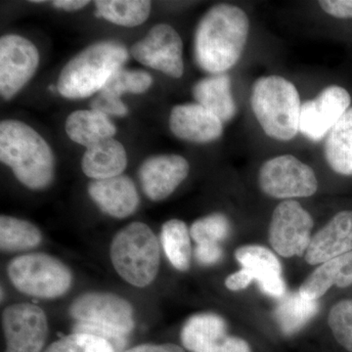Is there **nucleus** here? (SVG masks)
<instances>
[{"instance_id": "obj_16", "label": "nucleus", "mask_w": 352, "mask_h": 352, "mask_svg": "<svg viewBox=\"0 0 352 352\" xmlns=\"http://www.w3.org/2000/svg\"><path fill=\"white\" fill-rule=\"evenodd\" d=\"M352 252V210L338 212L310 241L305 261L324 263Z\"/></svg>"}, {"instance_id": "obj_32", "label": "nucleus", "mask_w": 352, "mask_h": 352, "mask_svg": "<svg viewBox=\"0 0 352 352\" xmlns=\"http://www.w3.org/2000/svg\"><path fill=\"white\" fill-rule=\"evenodd\" d=\"M328 323L337 342L352 352V300H342L333 305Z\"/></svg>"}, {"instance_id": "obj_21", "label": "nucleus", "mask_w": 352, "mask_h": 352, "mask_svg": "<svg viewBox=\"0 0 352 352\" xmlns=\"http://www.w3.org/2000/svg\"><path fill=\"white\" fill-rule=\"evenodd\" d=\"M333 285L340 288L352 285V252L322 263L303 282L298 292L307 300H318Z\"/></svg>"}, {"instance_id": "obj_12", "label": "nucleus", "mask_w": 352, "mask_h": 352, "mask_svg": "<svg viewBox=\"0 0 352 352\" xmlns=\"http://www.w3.org/2000/svg\"><path fill=\"white\" fill-rule=\"evenodd\" d=\"M2 327L6 352H41L48 335L47 317L32 303H15L4 309Z\"/></svg>"}, {"instance_id": "obj_27", "label": "nucleus", "mask_w": 352, "mask_h": 352, "mask_svg": "<svg viewBox=\"0 0 352 352\" xmlns=\"http://www.w3.org/2000/svg\"><path fill=\"white\" fill-rule=\"evenodd\" d=\"M186 223L171 219L162 227L161 241L166 258L179 271H187L191 264L192 249Z\"/></svg>"}, {"instance_id": "obj_23", "label": "nucleus", "mask_w": 352, "mask_h": 352, "mask_svg": "<svg viewBox=\"0 0 352 352\" xmlns=\"http://www.w3.org/2000/svg\"><path fill=\"white\" fill-rule=\"evenodd\" d=\"M65 129L72 141L87 148L113 138L117 133L115 124L107 116L91 109L72 113L65 122Z\"/></svg>"}, {"instance_id": "obj_10", "label": "nucleus", "mask_w": 352, "mask_h": 352, "mask_svg": "<svg viewBox=\"0 0 352 352\" xmlns=\"http://www.w3.org/2000/svg\"><path fill=\"white\" fill-rule=\"evenodd\" d=\"M131 56L139 62L173 78L184 73L183 43L179 34L170 25L159 24L131 46Z\"/></svg>"}, {"instance_id": "obj_1", "label": "nucleus", "mask_w": 352, "mask_h": 352, "mask_svg": "<svg viewBox=\"0 0 352 352\" xmlns=\"http://www.w3.org/2000/svg\"><path fill=\"white\" fill-rule=\"evenodd\" d=\"M249 31V18L240 7L223 3L212 7L197 27V64L212 75L226 74L242 56Z\"/></svg>"}, {"instance_id": "obj_14", "label": "nucleus", "mask_w": 352, "mask_h": 352, "mask_svg": "<svg viewBox=\"0 0 352 352\" xmlns=\"http://www.w3.org/2000/svg\"><path fill=\"white\" fill-rule=\"evenodd\" d=\"M190 166L184 157L175 154L148 157L139 168L143 192L150 200L163 201L170 197L188 176Z\"/></svg>"}, {"instance_id": "obj_33", "label": "nucleus", "mask_w": 352, "mask_h": 352, "mask_svg": "<svg viewBox=\"0 0 352 352\" xmlns=\"http://www.w3.org/2000/svg\"><path fill=\"white\" fill-rule=\"evenodd\" d=\"M90 109L104 115L113 116V117H126L129 113V108L122 101L120 97L100 91L90 102Z\"/></svg>"}, {"instance_id": "obj_35", "label": "nucleus", "mask_w": 352, "mask_h": 352, "mask_svg": "<svg viewBox=\"0 0 352 352\" xmlns=\"http://www.w3.org/2000/svg\"><path fill=\"white\" fill-rule=\"evenodd\" d=\"M221 248L219 244L197 245L195 256L197 261L201 265H212L219 263L222 258Z\"/></svg>"}, {"instance_id": "obj_11", "label": "nucleus", "mask_w": 352, "mask_h": 352, "mask_svg": "<svg viewBox=\"0 0 352 352\" xmlns=\"http://www.w3.org/2000/svg\"><path fill=\"white\" fill-rule=\"evenodd\" d=\"M39 53L31 41L18 34L0 38V94L10 100L36 74Z\"/></svg>"}, {"instance_id": "obj_39", "label": "nucleus", "mask_w": 352, "mask_h": 352, "mask_svg": "<svg viewBox=\"0 0 352 352\" xmlns=\"http://www.w3.org/2000/svg\"><path fill=\"white\" fill-rule=\"evenodd\" d=\"M53 6L58 9H62L65 11H76L80 10L83 7L89 4V1L85 0H55L51 2Z\"/></svg>"}, {"instance_id": "obj_30", "label": "nucleus", "mask_w": 352, "mask_h": 352, "mask_svg": "<svg viewBox=\"0 0 352 352\" xmlns=\"http://www.w3.org/2000/svg\"><path fill=\"white\" fill-rule=\"evenodd\" d=\"M230 233V222L226 215L212 214L196 220L190 229V235L197 245L219 244Z\"/></svg>"}, {"instance_id": "obj_17", "label": "nucleus", "mask_w": 352, "mask_h": 352, "mask_svg": "<svg viewBox=\"0 0 352 352\" xmlns=\"http://www.w3.org/2000/svg\"><path fill=\"white\" fill-rule=\"evenodd\" d=\"M88 194L102 212L115 219H126L139 206L135 184L126 175L94 180L88 185Z\"/></svg>"}, {"instance_id": "obj_31", "label": "nucleus", "mask_w": 352, "mask_h": 352, "mask_svg": "<svg viewBox=\"0 0 352 352\" xmlns=\"http://www.w3.org/2000/svg\"><path fill=\"white\" fill-rule=\"evenodd\" d=\"M43 352H117L107 340L91 333H73L51 344Z\"/></svg>"}, {"instance_id": "obj_38", "label": "nucleus", "mask_w": 352, "mask_h": 352, "mask_svg": "<svg viewBox=\"0 0 352 352\" xmlns=\"http://www.w3.org/2000/svg\"><path fill=\"white\" fill-rule=\"evenodd\" d=\"M124 352H185L182 347L173 344H141Z\"/></svg>"}, {"instance_id": "obj_4", "label": "nucleus", "mask_w": 352, "mask_h": 352, "mask_svg": "<svg viewBox=\"0 0 352 352\" xmlns=\"http://www.w3.org/2000/svg\"><path fill=\"white\" fill-rule=\"evenodd\" d=\"M69 312L78 321L74 333L103 338L117 352L126 346V336L134 328L133 307L115 294H83L74 300Z\"/></svg>"}, {"instance_id": "obj_13", "label": "nucleus", "mask_w": 352, "mask_h": 352, "mask_svg": "<svg viewBox=\"0 0 352 352\" xmlns=\"http://www.w3.org/2000/svg\"><path fill=\"white\" fill-rule=\"evenodd\" d=\"M351 107V96L346 88L331 85L302 104L300 131L314 142L320 141Z\"/></svg>"}, {"instance_id": "obj_2", "label": "nucleus", "mask_w": 352, "mask_h": 352, "mask_svg": "<svg viewBox=\"0 0 352 352\" xmlns=\"http://www.w3.org/2000/svg\"><path fill=\"white\" fill-rule=\"evenodd\" d=\"M0 161L30 189H45L54 178L55 157L50 144L20 120H6L0 124Z\"/></svg>"}, {"instance_id": "obj_28", "label": "nucleus", "mask_w": 352, "mask_h": 352, "mask_svg": "<svg viewBox=\"0 0 352 352\" xmlns=\"http://www.w3.org/2000/svg\"><path fill=\"white\" fill-rule=\"evenodd\" d=\"M318 309L317 300H307L300 292L291 293L284 296L278 305L276 318L283 333L293 335L305 327Z\"/></svg>"}, {"instance_id": "obj_24", "label": "nucleus", "mask_w": 352, "mask_h": 352, "mask_svg": "<svg viewBox=\"0 0 352 352\" xmlns=\"http://www.w3.org/2000/svg\"><path fill=\"white\" fill-rule=\"evenodd\" d=\"M324 150L335 173L352 176V106L329 132Z\"/></svg>"}, {"instance_id": "obj_8", "label": "nucleus", "mask_w": 352, "mask_h": 352, "mask_svg": "<svg viewBox=\"0 0 352 352\" xmlns=\"http://www.w3.org/2000/svg\"><path fill=\"white\" fill-rule=\"evenodd\" d=\"M258 182L264 194L276 199L305 198L318 189L314 170L292 155L265 162L259 170Z\"/></svg>"}, {"instance_id": "obj_29", "label": "nucleus", "mask_w": 352, "mask_h": 352, "mask_svg": "<svg viewBox=\"0 0 352 352\" xmlns=\"http://www.w3.org/2000/svg\"><path fill=\"white\" fill-rule=\"evenodd\" d=\"M153 85L149 73L141 69H120L106 83L101 91L120 97L126 94H141L147 91Z\"/></svg>"}, {"instance_id": "obj_18", "label": "nucleus", "mask_w": 352, "mask_h": 352, "mask_svg": "<svg viewBox=\"0 0 352 352\" xmlns=\"http://www.w3.org/2000/svg\"><path fill=\"white\" fill-rule=\"evenodd\" d=\"M236 259L242 268L249 271L258 282L261 291L266 295L282 298L286 286L282 277L279 259L267 248L258 245L241 247L235 252Z\"/></svg>"}, {"instance_id": "obj_37", "label": "nucleus", "mask_w": 352, "mask_h": 352, "mask_svg": "<svg viewBox=\"0 0 352 352\" xmlns=\"http://www.w3.org/2000/svg\"><path fill=\"white\" fill-rule=\"evenodd\" d=\"M215 352H251V349L245 340L227 336L221 346Z\"/></svg>"}, {"instance_id": "obj_6", "label": "nucleus", "mask_w": 352, "mask_h": 352, "mask_svg": "<svg viewBox=\"0 0 352 352\" xmlns=\"http://www.w3.org/2000/svg\"><path fill=\"white\" fill-rule=\"evenodd\" d=\"M111 259L124 281L144 288L156 279L160 270V244L151 228L132 222L116 234L111 244Z\"/></svg>"}, {"instance_id": "obj_3", "label": "nucleus", "mask_w": 352, "mask_h": 352, "mask_svg": "<svg viewBox=\"0 0 352 352\" xmlns=\"http://www.w3.org/2000/svg\"><path fill=\"white\" fill-rule=\"evenodd\" d=\"M122 43H95L72 58L60 73L57 90L67 99H83L100 92L129 60Z\"/></svg>"}, {"instance_id": "obj_5", "label": "nucleus", "mask_w": 352, "mask_h": 352, "mask_svg": "<svg viewBox=\"0 0 352 352\" xmlns=\"http://www.w3.org/2000/svg\"><path fill=\"white\" fill-rule=\"evenodd\" d=\"M252 109L270 138L289 141L300 131V94L295 85L279 76L259 78L252 91Z\"/></svg>"}, {"instance_id": "obj_20", "label": "nucleus", "mask_w": 352, "mask_h": 352, "mask_svg": "<svg viewBox=\"0 0 352 352\" xmlns=\"http://www.w3.org/2000/svg\"><path fill=\"white\" fill-rule=\"evenodd\" d=\"M226 321L219 315L199 314L183 326V346L192 352H215L227 337Z\"/></svg>"}, {"instance_id": "obj_22", "label": "nucleus", "mask_w": 352, "mask_h": 352, "mask_svg": "<svg viewBox=\"0 0 352 352\" xmlns=\"http://www.w3.org/2000/svg\"><path fill=\"white\" fill-rule=\"evenodd\" d=\"M192 92L198 104L214 113L222 122L232 120L237 112L230 76L227 74L210 75L199 80Z\"/></svg>"}, {"instance_id": "obj_25", "label": "nucleus", "mask_w": 352, "mask_h": 352, "mask_svg": "<svg viewBox=\"0 0 352 352\" xmlns=\"http://www.w3.org/2000/svg\"><path fill=\"white\" fill-rule=\"evenodd\" d=\"M94 3L99 18L126 28L145 23L152 8L151 2L145 0H99Z\"/></svg>"}, {"instance_id": "obj_26", "label": "nucleus", "mask_w": 352, "mask_h": 352, "mask_svg": "<svg viewBox=\"0 0 352 352\" xmlns=\"http://www.w3.org/2000/svg\"><path fill=\"white\" fill-rule=\"evenodd\" d=\"M43 240L41 230L27 220L1 215L0 248L2 252H21L38 247Z\"/></svg>"}, {"instance_id": "obj_19", "label": "nucleus", "mask_w": 352, "mask_h": 352, "mask_svg": "<svg viewBox=\"0 0 352 352\" xmlns=\"http://www.w3.org/2000/svg\"><path fill=\"white\" fill-rule=\"evenodd\" d=\"M126 166V149L113 138L87 147L82 159L83 173L94 180L109 179L122 175Z\"/></svg>"}, {"instance_id": "obj_34", "label": "nucleus", "mask_w": 352, "mask_h": 352, "mask_svg": "<svg viewBox=\"0 0 352 352\" xmlns=\"http://www.w3.org/2000/svg\"><path fill=\"white\" fill-rule=\"evenodd\" d=\"M319 6L333 17L352 19V0H322Z\"/></svg>"}, {"instance_id": "obj_36", "label": "nucleus", "mask_w": 352, "mask_h": 352, "mask_svg": "<svg viewBox=\"0 0 352 352\" xmlns=\"http://www.w3.org/2000/svg\"><path fill=\"white\" fill-rule=\"evenodd\" d=\"M254 277L252 276L251 273L249 271L242 270L237 271V272L233 273V274L229 275L226 280V286L227 289L230 291H241L248 288L250 284L254 281Z\"/></svg>"}, {"instance_id": "obj_9", "label": "nucleus", "mask_w": 352, "mask_h": 352, "mask_svg": "<svg viewBox=\"0 0 352 352\" xmlns=\"http://www.w3.org/2000/svg\"><path fill=\"white\" fill-rule=\"evenodd\" d=\"M314 222L298 201L286 200L273 212L270 241L274 251L284 258L302 256L311 241Z\"/></svg>"}, {"instance_id": "obj_15", "label": "nucleus", "mask_w": 352, "mask_h": 352, "mask_svg": "<svg viewBox=\"0 0 352 352\" xmlns=\"http://www.w3.org/2000/svg\"><path fill=\"white\" fill-rule=\"evenodd\" d=\"M168 124L176 138L188 142H212L223 133V122L198 103L175 106Z\"/></svg>"}, {"instance_id": "obj_7", "label": "nucleus", "mask_w": 352, "mask_h": 352, "mask_svg": "<svg viewBox=\"0 0 352 352\" xmlns=\"http://www.w3.org/2000/svg\"><path fill=\"white\" fill-rule=\"evenodd\" d=\"M8 276L18 291L38 298H56L69 291L73 275L61 261L43 252L17 256L8 265Z\"/></svg>"}]
</instances>
